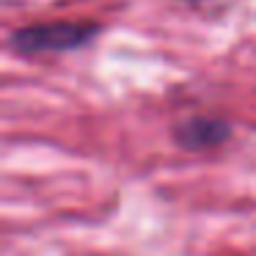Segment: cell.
<instances>
[{
  "mask_svg": "<svg viewBox=\"0 0 256 256\" xmlns=\"http://www.w3.org/2000/svg\"><path fill=\"white\" fill-rule=\"evenodd\" d=\"M100 22L83 20H47L14 28L8 34V47L20 56H47V52H72L100 36Z\"/></svg>",
  "mask_w": 256,
  "mask_h": 256,
  "instance_id": "obj_1",
  "label": "cell"
},
{
  "mask_svg": "<svg viewBox=\"0 0 256 256\" xmlns=\"http://www.w3.org/2000/svg\"><path fill=\"white\" fill-rule=\"evenodd\" d=\"M184 3H204V0H184Z\"/></svg>",
  "mask_w": 256,
  "mask_h": 256,
  "instance_id": "obj_3",
  "label": "cell"
},
{
  "mask_svg": "<svg viewBox=\"0 0 256 256\" xmlns=\"http://www.w3.org/2000/svg\"><path fill=\"white\" fill-rule=\"evenodd\" d=\"M174 140H176L182 149L188 152H206L215 149V146L226 144L228 135H232V124L220 116H188L182 122L174 124Z\"/></svg>",
  "mask_w": 256,
  "mask_h": 256,
  "instance_id": "obj_2",
  "label": "cell"
}]
</instances>
